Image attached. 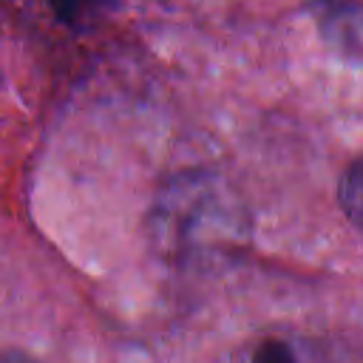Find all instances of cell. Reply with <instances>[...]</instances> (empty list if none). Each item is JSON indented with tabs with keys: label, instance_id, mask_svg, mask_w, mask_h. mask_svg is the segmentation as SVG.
Listing matches in <instances>:
<instances>
[{
	"label": "cell",
	"instance_id": "cell-4",
	"mask_svg": "<svg viewBox=\"0 0 363 363\" xmlns=\"http://www.w3.org/2000/svg\"><path fill=\"white\" fill-rule=\"evenodd\" d=\"M51 6L65 26H85L99 14L111 11L116 0H51Z\"/></svg>",
	"mask_w": 363,
	"mask_h": 363
},
{
	"label": "cell",
	"instance_id": "cell-2",
	"mask_svg": "<svg viewBox=\"0 0 363 363\" xmlns=\"http://www.w3.org/2000/svg\"><path fill=\"white\" fill-rule=\"evenodd\" d=\"M224 363H346L323 337L301 329H264L235 343Z\"/></svg>",
	"mask_w": 363,
	"mask_h": 363
},
{
	"label": "cell",
	"instance_id": "cell-5",
	"mask_svg": "<svg viewBox=\"0 0 363 363\" xmlns=\"http://www.w3.org/2000/svg\"><path fill=\"white\" fill-rule=\"evenodd\" d=\"M340 204L352 224H360V162H352L340 176Z\"/></svg>",
	"mask_w": 363,
	"mask_h": 363
},
{
	"label": "cell",
	"instance_id": "cell-3",
	"mask_svg": "<svg viewBox=\"0 0 363 363\" xmlns=\"http://www.w3.org/2000/svg\"><path fill=\"white\" fill-rule=\"evenodd\" d=\"M320 23L332 31V37L352 48L357 45V0H315Z\"/></svg>",
	"mask_w": 363,
	"mask_h": 363
},
{
	"label": "cell",
	"instance_id": "cell-1",
	"mask_svg": "<svg viewBox=\"0 0 363 363\" xmlns=\"http://www.w3.org/2000/svg\"><path fill=\"white\" fill-rule=\"evenodd\" d=\"M250 235L238 193L210 170H184L156 196L150 238L156 252L179 267H210L235 255Z\"/></svg>",
	"mask_w": 363,
	"mask_h": 363
},
{
	"label": "cell",
	"instance_id": "cell-6",
	"mask_svg": "<svg viewBox=\"0 0 363 363\" xmlns=\"http://www.w3.org/2000/svg\"><path fill=\"white\" fill-rule=\"evenodd\" d=\"M0 363H40V360L26 354V352H17V349H3L0 352Z\"/></svg>",
	"mask_w": 363,
	"mask_h": 363
}]
</instances>
